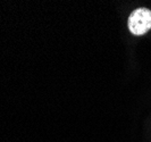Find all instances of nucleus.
<instances>
[{
	"instance_id": "1",
	"label": "nucleus",
	"mask_w": 151,
	"mask_h": 142,
	"mask_svg": "<svg viewBox=\"0 0 151 142\" xmlns=\"http://www.w3.org/2000/svg\"><path fill=\"white\" fill-rule=\"evenodd\" d=\"M129 30L134 35H143L151 29V10L137 8L129 17Z\"/></svg>"
}]
</instances>
